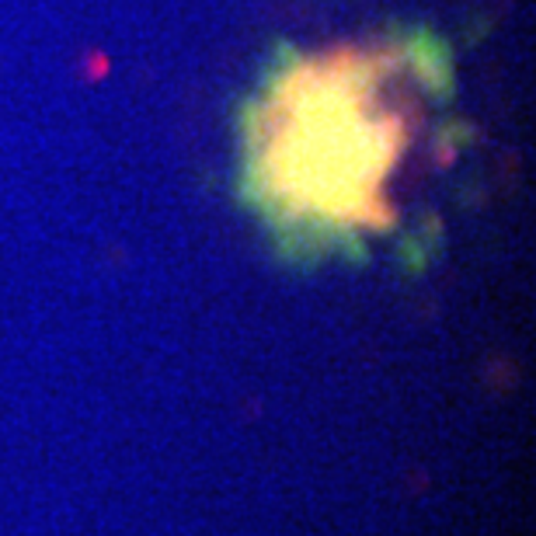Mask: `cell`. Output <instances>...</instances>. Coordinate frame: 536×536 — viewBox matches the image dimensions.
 Instances as JSON below:
<instances>
[{"mask_svg":"<svg viewBox=\"0 0 536 536\" xmlns=\"http://www.w3.org/2000/svg\"><path fill=\"white\" fill-rule=\"evenodd\" d=\"M390 56H331L279 77L254 119L251 189L268 216L345 237L387 220L408 150V108Z\"/></svg>","mask_w":536,"mask_h":536,"instance_id":"cell-1","label":"cell"}]
</instances>
